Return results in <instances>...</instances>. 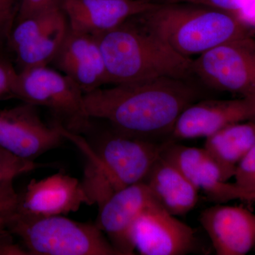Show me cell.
<instances>
[{
    "instance_id": "9",
    "label": "cell",
    "mask_w": 255,
    "mask_h": 255,
    "mask_svg": "<svg viewBox=\"0 0 255 255\" xmlns=\"http://www.w3.org/2000/svg\"><path fill=\"white\" fill-rule=\"evenodd\" d=\"M65 139L58 125L44 123L36 106L23 102L0 110V147L18 157L35 161Z\"/></svg>"
},
{
    "instance_id": "12",
    "label": "cell",
    "mask_w": 255,
    "mask_h": 255,
    "mask_svg": "<svg viewBox=\"0 0 255 255\" xmlns=\"http://www.w3.org/2000/svg\"><path fill=\"white\" fill-rule=\"evenodd\" d=\"M255 122V96L193 103L178 117L172 136L179 140L207 137L232 124Z\"/></svg>"
},
{
    "instance_id": "25",
    "label": "cell",
    "mask_w": 255,
    "mask_h": 255,
    "mask_svg": "<svg viewBox=\"0 0 255 255\" xmlns=\"http://www.w3.org/2000/svg\"><path fill=\"white\" fill-rule=\"evenodd\" d=\"M60 1L61 0H21V7L16 22L38 14L55 5L59 4Z\"/></svg>"
},
{
    "instance_id": "22",
    "label": "cell",
    "mask_w": 255,
    "mask_h": 255,
    "mask_svg": "<svg viewBox=\"0 0 255 255\" xmlns=\"http://www.w3.org/2000/svg\"><path fill=\"white\" fill-rule=\"evenodd\" d=\"M235 184L245 193L243 201L251 202L255 195V143L236 167Z\"/></svg>"
},
{
    "instance_id": "28",
    "label": "cell",
    "mask_w": 255,
    "mask_h": 255,
    "mask_svg": "<svg viewBox=\"0 0 255 255\" xmlns=\"http://www.w3.org/2000/svg\"><path fill=\"white\" fill-rule=\"evenodd\" d=\"M5 48V46L4 44H2V43L0 42V55L2 54L3 53H4V49Z\"/></svg>"
},
{
    "instance_id": "13",
    "label": "cell",
    "mask_w": 255,
    "mask_h": 255,
    "mask_svg": "<svg viewBox=\"0 0 255 255\" xmlns=\"http://www.w3.org/2000/svg\"><path fill=\"white\" fill-rule=\"evenodd\" d=\"M83 204L92 205L82 181L58 172L37 181L32 179L18 194L16 211L28 216H63L76 212Z\"/></svg>"
},
{
    "instance_id": "17",
    "label": "cell",
    "mask_w": 255,
    "mask_h": 255,
    "mask_svg": "<svg viewBox=\"0 0 255 255\" xmlns=\"http://www.w3.org/2000/svg\"><path fill=\"white\" fill-rule=\"evenodd\" d=\"M199 221L217 255H245L255 246V214L246 208L217 204Z\"/></svg>"
},
{
    "instance_id": "5",
    "label": "cell",
    "mask_w": 255,
    "mask_h": 255,
    "mask_svg": "<svg viewBox=\"0 0 255 255\" xmlns=\"http://www.w3.org/2000/svg\"><path fill=\"white\" fill-rule=\"evenodd\" d=\"M5 227L32 255H119L96 224L14 213Z\"/></svg>"
},
{
    "instance_id": "26",
    "label": "cell",
    "mask_w": 255,
    "mask_h": 255,
    "mask_svg": "<svg viewBox=\"0 0 255 255\" xmlns=\"http://www.w3.org/2000/svg\"><path fill=\"white\" fill-rule=\"evenodd\" d=\"M12 236L6 228L0 231V255H29L24 247L13 241Z\"/></svg>"
},
{
    "instance_id": "7",
    "label": "cell",
    "mask_w": 255,
    "mask_h": 255,
    "mask_svg": "<svg viewBox=\"0 0 255 255\" xmlns=\"http://www.w3.org/2000/svg\"><path fill=\"white\" fill-rule=\"evenodd\" d=\"M194 75L214 90L255 96V36L228 42L193 60Z\"/></svg>"
},
{
    "instance_id": "4",
    "label": "cell",
    "mask_w": 255,
    "mask_h": 255,
    "mask_svg": "<svg viewBox=\"0 0 255 255\" xmlns=\"http://www.w3.org/2000/svg\"><path fill=\"white\" fill-rule=\"evenodd\" d=\"M138 16L156 36L186 58L199 56L254 33L234 15L189 3L162 1Z\"/></svg>"
},
{
    "instance_id": "3",
    "label": "cell",
    "mask_w": 255,
    "mask_h": 255,
    "mask_svg": "<svg viewBox=\"0 0 255 255\" xmlns=\"http://www.w3.org/2000/svg\"><path fill=\"white\" fill-rule=\"evenodd\" d=\"M96 36L105 60L108 84L158 78L188 80L194 75L193 60L179 54L156 36L138 15Z\"/></svg>"
},
{
    "instance_id": "24",
    "label": "cell",
    "mask_w": 255,
    "mask_h": 255,
    "mask_svg": "<svg viewBox=\"0 0 255 255\" xmlns=\"http://www.w3.org/2000/svg\"><path fill=\"white\" fill-rule=\"evenodd\" d=\"M17 75L18 71L14 64L2 53L0 55V99L11 95Z\"/></svg>"
},
{
    "instance_id": "8",
    "label": "cell",
    "mask_w": 255,
    "mask_h": 255,
    "mask_svg": "<svg viewBox=\"0 0 255 255\" xmlns=\"http://www.w3.org/2000/svg\"><path fill=\"white\" fill-rule=\"evenodd\" d=\"M69 28L60 4L15 23L5 47L14 53L17 71L51 63Z\"/></svg>"
},
{
    "instance_id": "15",
    "label": "cell",
    "mask_w": 255,
    "mask_h": 255,
    "mask_svg": "<svg viewBox=\"0 0 255 255\" xmlns=\"http://www.w3.org/2000/svg\"><path fill=\"white\" fill-rule=\"evenodd\" d=\"M155 0H61L73 31L99 35L118 27L129 18L150 11Z\"/></svg>"
},
{
    "instance_id": "2",
    "label": "cell",
    "mask_w": 255,
    "mask_h": 255,
    "mask_svg": "<svg viewBox=\"0 0 255 255\" xmlns=\"http://www.w3.org/2000/svg\"><path fill=\"white\" fill-rule=\"evenodd\" d=\"M85 135L92 140L87 141L73 133L68 138L87 156L82 182L92 204L98 206L119 189L143 182L165 145L113 128L97 135L91 127Z\"/></svg>"
},
{
    "instance_id": "30",
    "label": "cell",
    "mask_w": 255,
    "mask_h": 255,
    "mask_svg": "<svg viewBox=\"0 0 255 255\" xmlns=\"http://www.w3.org/2000/svg\"><path fill=\"white\" fill-rule=\"evenodd\" d=\"M169 0H162V1H169Z\"/></svg>"
},
{
    "instance_id": "20",
    "label": "cell",
    "mask_w": 255,
    "mask_h": 255,
    "mask_svg": "<svg viewBox=\"0 0 255 255\" xmlns=\"http://www.w3.org/2000/svg\"><path fill=\"white\" fill-rule=\"evenodd\" d=\"M46 166L18 157L0 147V192L14 187L16 177Z\"/></svg>"
},
{
    "instance_id": "27",
    "label": "cell",
    "mask_w": 255,
    "mask_h": 255,
    "mask_svg": "<svg viewBox=\"0 0 255 255\" xmlns=\"http://www.w3.org/2000/svg\"><path fill=\"white\" fill-rule=\"evenodd\" d=\"M5 222H6V219H5L4 216L0 213V231L6 228V227H5Z\"/></svg>"
},
{
    "instance_id": "21",
    "label": "cell",
    "mask_w": 255,
    "mask_h": 255,
    "mask_svg": "<svg viewBox=\"0 0 255 255\" xmlns=\"http://www.w3.org/2000/svg\"><path fill=\"white\" fill-rule=\"evenodd\" d=\"M167 2L189 3L212 8L237 16L251 27L255 25V0H169Z\"/></svg>"
},
{
    "instance_id": "23",
    "label": "cell",
    "mask_w": 255,
    "mask_h": 255,
    "mask_svg": "<svg viewBox=\"0 0 255 255\" xmlns=\"http://www.w3.org/2000/svg\"><path fill=\"white\" fill-rule=\"evenodd\" d=\"M21 0H0V42L4 46L17 18Z\"/></svg>"
},
{
    "instance_id": "16",
    "label": "cell",
    "mask_w": 255,
    "mask_h": 255,
    "mask_svg": "<svg viewBox=\"0 0 255 255\" xmlns=\"http://www.w3.org/2000/svg\"><path fill=\"white\" fill-rule=\"evenodd\" d=\"M162 156L167 159L196 188L203 190L211 200L218 203L243 201L245 193L236 184L225 179L216 160L204 148L165 143Z\"/></svg>"
},
{
    "instance_id": "10",
    "label": "cell",
    "mask_w": 255,
    "mask_h": 255,
    "mask_svg": "<svg viewBox=\"0 0 255 255\" xmlns=\"http://www.w3.org/2000/svg\"><path fill=\"white\" fill-rule=\"evenodd\" d=\"M135 251L142 255H183L194 251V230L157 203L137 218L132 230Z\"/></svg>"
},
{
    "instance_id": "18",
    "label": "cell",
    "mask_w": 255,
    "mask_h": 255,
    "mask_svg": "<svg viewBox=\"0 0 255 255\" xmlns=\"http://www.w3.org/2000/svg\"><path fill=\"white\" fill-rule=\"evenodd\" d=\"M143 182L156 202L174 216L188 214L197 204V188L162 154Z\"/></svg>"
},
{
    "instance_id": "1",
    "label": "cell",
    "mask_w": 255,
    "mask_h": 255,
    "mask_svg": "<svg viewBox=\"0 0 255 255\" xmlns=\"http://www.w3.org/2000/svg\"><path fill=\"white\" fill-rule=\"evenodd\" d=\"M198 92L188 80L158 78L114 85L85 94L92 119L106 121L117 131L147 139L172 132L183 111Z\"/></svg>"
},
{
    "instance_id": "31",
    "label": "cell",
    "mask_w": 255,
    "mask_h": 255,
    "mask_svg": "<svg viewBox=\"0 0 255 255\" xmlns=\"http://www.w3.org/2000/svg\"></svg>"
},
{
    "instance_id": "6",
    "label": "cell",
    "mask_w": 255,
    "mask_h": 255,
    "mask_svg": "<svg viewBox=\"0 0 255 255\" xmlns=\"http://www.w3.org/2000/svg\"><path fill=\"white\" fill-rule=\"evenodd\" d=\"M10 95L46 109L53 123L72 133L85 135L92 127L81 89L67 75L48 65L18 72Z\"/></svg>"
},
{
    "instance_id": "14",
    "label": "cell",
    "mask_w": 255,
    "mask_h": 255,
    "mask_svg": "<svg viewBox=\"0 0 255 255\" xmlns=\"http://www.w3.org/2000/svg\"><path fill=\"white\" fill-rule=\"evenodd\" d=\"M51 64L73 80L84 94L108 84L105 60L95 35L69 28Z\"/></svg>"
},
{
    "instance_id": "19",
    "label": "cell",
    "mask_w": 255,
    "mask_h": 255,
    "mask_svg": "<svg viewBox=\"0 0 255 255\" xmlns=\"http://www.w3.org/2000/svg\"><path fill=\"white\" fill-rule=\"evenodd\" d=\"M255 143V122L232 124L206 137L205 149L228 181Z\"/></svg>"
},
{
    "instance_id": "29",
    "label": "cell",
    "mask_w": 255,
    "mask_h": 255,
    "mask_svg": "<svg viewBox=\"0 0 255 255\" xmlns=\"http://www.w3.org/2000/svg\"><path fill=\"white\" fill-rule=\"evenodd\" d=\"M253 201H255V195L253 196V197H252L251 202H253Z\"/></svg>"
},
{
    "instance_id": "11",
    "label": "cell",
    "mask_w": 255,
    "mask_h": 255,
    "mask_svg": "<svg viewBox=\"0 0 255 255\" xmlns=\"http://www.w3.org/2000/svg\"><path fill=\"white\" fill-rule=\"evenodd\" d=\"M156 202L145 182L119 189L99 206L95 224L119 255L135 254L132 230L140 215Z\"/></svg>"
}]
</instances>
